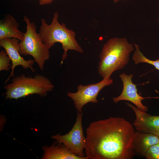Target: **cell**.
Instances as JSON below:
<instances>
[{
    "label": "cell",
    "instance_id": "12",
    "mask_svg": "<svg viewBox=\"0 0 159 159\" xmlns=\"http://www.w3.org/2000/svg\"><path fill=\"white\" fill-rule=\"evenodd\" d=\"M42 149L43 159H82L71 152L63 143L57 140L49 147L45 146Z\"/></svg>",
    "mask_w": 159,
    "mask_h": 159
},
{
    "label": "cell",
    "instance_id": "14",
    "mask_svg": "<svg viewBox=\"0 0 159 159\" xmlns=\"http://www.w3.org/2000/svg\"><path fill=\"white\" fill-rule=\"evenodd\" d=\"M135 48L132 59L134 63L136 65L141 63H146L151 64L159 70V59L156 60H151L147 58L140 51L138 45L134 43Z\"/></svg>",
    "mask_w": 159,
    "mask_h": 159
},
{
    "label": "cell",
    "instance_id": "18",
    "mask_svg": "<svg viewBox=\"0 0 159 159\" xmlns=\"http://www.w3.org/2000/svg\"><path fill=\"white\" fill-rule=\"evenodd\" d=\"M120 0H114V2L115 3H116L118 1H120Z\"/></svg>",
    "mask_w": 159,
    "mask_h": 159
},
{
    "label": "cell",
    "instance_id": "21",
    "mask_svg": "<svg viewBox=\"0 0 159 159\" xmlns=\"http://www.w3.org/2000/svg\"></svg>",
    "mask_w": 159,
    "mask_h": 159
},
{
    "label": "cell",
    "instance_id": "8",
    "mask_svg": "<svg viewBox=\"0 0 159 159\" xmlns=\"http://www.w3.org/2000/svg\"><path fill=\"white\" fill-rule=\"evenodd\" d=\"M20 40L14 38H6L0 40V46L3 48L11 59L12 64L11 73L5 82L4 84L9 80L11 77L14 76V71L15 67L20 65L24 69L30 68L34 72L35 70L32 65L35 62L34 60H26L19 53Z\"/></svg>",
    "mask_w": 159,
    "mask_h": 159
},
{
    "label": "cell",
    "instance_id": "11",
    "mask_svg": "<svg viewBox=\"0 0 159 159\" xmlns=\"http://www.w3.org/2000/svg\"><path fill=\"white\" fill-rule=\"evenodd\" d=\"M159 141V136L150 133L135 131L133 141L135 155L145 157L149 148L158 143Z\"/></svg>",
    "mask_w": 159,
    "mask_h": 159
},
{
    "label": "cell",
    "instance_id": "9",
    "mask_svg": "<svg viewBox=\"0 0 159 159\" xmlns=\"http://www.w3.org/2000/svg\"><path fill=\"white\" fill-rule=\"evenodd\" d=\"M132 74L128 75L123 72L120 74V77L123 84V88L120 95L118 96L112 98L113 102L116 103L121 100H127L131 102L141 110L147 112L148 107L143 105L142 100L150 98H158V97H143L137 92L136 85L132 82Z\"/></svg>",
    "mask_w": 159,
    "mask_h": 159
},
{
    "label": "cell",
    "instance_id": "7",
    "mask_svg": "<svg viewBox=\"0 0 159 159\" xmlns=\"http://www.w3.org/2000/svg\"><path fill=\"white\" fill-rule=\"evenodd\" d=\"M110 76H107L101 81L96 84L85 85L80 84L78 86L76 92H67V96L73 100L77 111L82 112V107L88 102L95 103L98 102L97 98L100 90L113 82Z\"/></svg>",
    "mask_w": 159,
    "mask_h": 159
},
{
    "label": "cell",
    "instance_id": "3",
    "mask_svg": "<svg viewBox=\"0 0 159 159\" xmlns=\"http://www.w3.org/2000/svg\"><path fill=\"white\" fill-rule=\"evenodd\" d=\"M58 13L55 12L49 24L47 23L44 19L41 18L39 33L43 42L49 49L56 43L62 44L64 50L62 64L67 58L68 50H74L81 53L83 52V50L75 39V32L68 29L64 23L60 24L58 20Z\"/></svg>",
    "mask_w": 159,
    "mask_h": 159
},
{
    "label": "cell",
    "instance_id": "20",
    "mask_svg": "<svg viewBox=\"0 0 159 159\" xmlns=\"http://www.w3.org/2000/svg\"><path fill=\"white\" fill-rule=\"evenodd\" d=\"M158 21L159 22V19L158 20Z\"/></svg>",
    "mask_w": 159,
    "mask_h": 159
},
{
    "label": "cell",
    "instance_id": "17",
    "mask_svg": "<svg viewBox=\"0 0 159 159\" xmlns=\"http://www.w3.org/2000/svg\"><path fill=\"white\" fill-rule=\"evenodd\" d=\"M53 0H39V4L40 5L48 4L51 3Z\"/></svg>",
    "mask_w": 159,
    "mask_h": 159
},
{
    "label": "cell",
    "instance_id": "19",
    "mask_svg": "<svg viewBox=\"0 0 159 159\" xmlns=\"http://www.w3.org/2000/svg\"><path fill=\"white\" fill-rule=\"evenodd\" d=\"M158 144H159V142H158Z\"/></svg>",
    "mask_w": 159,
    "mask_h": 159
},
{
    "label": "cell",
    "instance_id": "10",
    "mask_svg": "<svg viewBox=\"0 0 159 159\" xmlns=\"http://www.w3.org/2000/svg\"><path fill=\"white\" fill-rule=\"evenodd\" d=\"M125 103L135 112L133 124L137 131L159 136V116L151 115L129 103Z\"/></svg>",
    "mask_w": 159,
    "mask_h": 159
},
{
    "label": "cell",
    "instance_id": "4",
    "mask_svg": "<svg viewBox=\"0 0 159 159\" xmlns=\"http://www.w3.org/2000/svg\"><path fill=\"white\" fill-rule=\"evenodd\" d=\"M54 87L50 80L43 75L38 74L30 77L23 74L14 77L11 83L4 86L6 91L4 95L6 99H17L33 94L44 97Z\"/></svg>",
    "mask_w": 159,
    "mask_h": 159
},
{
    "label": "cell",
    "instance_id": "5",
    "mask_svg": "<svg viewBox=\"0 0 159 159\" xmlns=\"http://www.w3.org/2000/svg\"><path fill=\"white\" fill-rule=\"evenodd\" d=\"M23 21L26 24V31L23 39L19 43L20 55H31L42 71L44 69L46 61L50 57L49 49L42 41L40 34L36 32V26L29 19L24 16Z\"/></svg>",
    "mask_w": 159,
    "mask_h": 159
},
{
    "label": "cell",
    "instance_id": "16",
    "mask_svg": "<svg viewBox=\"0 0 159 159\" xmlns=\"http://www.w3.org/2000/svg\"><path fill=\"white\" fill-rule=\"evenodd\" d=\"M145 157L147 159H159L158 143L151 146L146 152Z\"/></svg>",
    "mask_w": 159,
    "mask_h": 159
},
{
    "label": "cell",
    "instance_id": "6",
    "mask_svg": "<svg viewBox=\"0 0 159 159\" xmlns=\"http://www.w3.org/2000/svg\"><path fill=\"white\" fill-rule=\"evenodd\" d=\"M82 116V112L77 111L76 122L71 130L64 135L58 134L52 136L51 138L64 144L72 153L82 159H88L83 152L86 138L83 133Z\"/></svg>",
    "mask_w": 159,
    "mask_h": 159
},
{
    "label": "cell",
    "instance_id": "2",
    "mask_svg": "<svg viewBox=\"0 0 159 159\" xmlns=\"http://www.w3.org/2000/svg\"><path fill=\"white\" fill-rule=\"evenodd\" d=\"M134 49L133 45L125 38L109 39L100 54L99 74L103 78L123 68L128 63L130 53Z\"/></svg>",
    "mask_w": 159,
    "mask_h": 159
},
{
    "label": "cell",
    "instance_id": "13",
    "mask_svg": "<svg viewBox=\"0 0 159 159\" xmlns=\"http://www.w3.org/2000/svg\"><path fill=\"white\" fill-rule=\"evenodd\" d=\"M24 33L19 29V24L11 15H6L0 21V40L14 38L22 41Z\"/></svg>",
    "mask_w": 159,
    "mask_h": 159
},
{
    "label": "cell",
    "instance_id": "15",
    "mask_svg": "<svg viewBox=\"0 0 159 159\" xmlns=\"http://www.w3.org/2000/svg\"><path fill=\"white\" fill-rule=\"evenodd\" d=\"M11 59L5 50H2L0 52V71H9Z\"/></svg>",
    "mask_w": 159,
    "mask_h": 159
},
{
    "label": "cell",
    "instance_id": "1",
    "mask_svg": "<svg viewBox=\"0 0 159 159\" xmlns=\"http://www.w3.org/2000/svg\"><path fill=\"white\" fill-rule=\"evenodd\" d=\"M132 125L123 118L110 117L91 122L86 129L85 152L90 159H132L135 155Z\"/></svg>",
    "mask_w": 159,
    "mask_h": 159
}]
</instances>
